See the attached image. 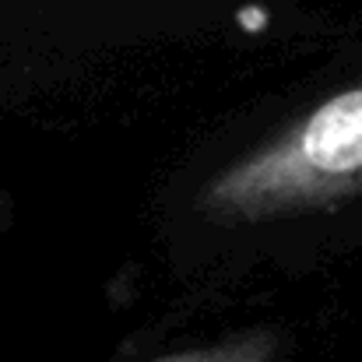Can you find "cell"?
I'll use <instances>...</instances> for the list:
<instances>
[{"mask_svg": "<svg viewBox=\"0 0 362 362\" xmlns=\"http://www.w3.org/2000/svg\"><path fill=\"white\" fill-rule=\"evenodd\" d=\"M362 194V81L317 103L222 169L197 208L215 222H267Z\"/></svg>", "mask_w": 362, "mask_h": 362, "instance_id": "1", "label": "cell"}, {"mask_svg": "<svg viewBox=\"0 0 362 362\" xmlns=\"http://www.w3.org/2000/svg\"><path fill=\"white\" fill-rule=\"evenodd\" d=\"M274 356V338L264 331L243 334V338H229L208 349H194V352H180V356H165L155 362H271Z\"/></svg>", "mask_w": 362, "mask_h": 362, "instance_id": "2", "label": "cell"}]
</instances>
